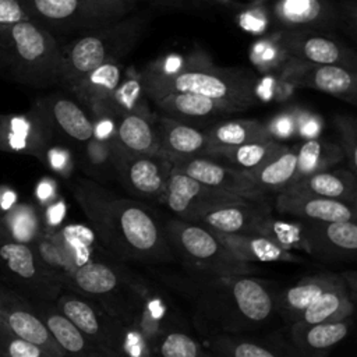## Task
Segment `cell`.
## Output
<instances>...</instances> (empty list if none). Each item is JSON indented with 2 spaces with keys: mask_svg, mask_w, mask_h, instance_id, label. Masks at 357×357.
<instances>
[{
  "mask_svg": "<svg viewBox=\"0 0 357 357\" xmlns=\"http://www.w3.org/2000/svg\"><path fill=\"white\" fill-rule=\"evenodd\" d=\"M74 195L95 234L120 258L144 262L170 258L163 230L141 202L116 198L86 180L74 185Z\"/></svg>",
  "mask_w": 357,
  "mask_h": 357,
  "instance_id": "obj_1",
  "label": "cell"
},
{
  "mask_svg": "<svg viewBox=\"0 0 357 357\" xmlns=\"http://www.w3.org/2000/svg\"><path fill=\"white\" fill-rule=\"evenodd\" d=\"M184 284L191 287L198 315L223 332L254 329L275 310L269 287L247 273H204Z\"/></svg>",
  "mask_w": 357,
  "mask_h": 357,
  "instance_id": "obj_2",
  "label": "cell"
},
{
  "mask_svg": "<svg viewBox=\"0 0 357 357\" xmlns=\"http://www.w3.org/2000/svg\"><path fill=\"white\" fill-rule=\"evenodd\" d=\"M142 91L153 102L173 92H194L227 105L233 112L257 102V79L247 70L187 66L173 71L149 67L142 78Z\"/></svg>",
  "mask_w": 357,
  "mask_h": 357,
  "instance_id": "obj_3",
  "label": "cell"
},
{
  "mask_svg": "<svg viewBox=\"0 0 357 357\" xmlns=\"http://www.w3.org/2000/svg\"><path fill=\"white\" fill-rule=\"evenodd\" d=\"M0 67L25 85H59L61 46L32 20L0 25Z\"/></svg>",
  "mask_w": 357,
  "mask_h": 357,
  "instance_id": "obj_4",
  "label": "cell"
},
{
  "mask_svg": "<svg viewBox=\"0 0 357 357\" xmlns=\"http://www.w3.org/2000/svg\"><path fill=\"white\" fill-rule=\"evenodd\" d=\"M142 28V21L126 17L89 29V32L61 46V68L59 85L68 91L88 73L106 61L117 60L128 50Z\"/></svg>",
  "mask_w": 357,
  "mask_h": 357,
  "instance_id": "obj_5",
  "label": "cell"
},
{
  "mask_svg": "<svg viewBox=\"0 0 357 357\" xmlns=\"http://www.w3.org/2000/svg\"><path fill=\"white\" fill-rule=\"evenodd\" d=\"M165 233L178 254L202 273L250 275L252 271L251 264L240 261L213 230L199 223L176 218L167 222Z\"/></svg>",
  "mask_w": 357,
  "mask_h": 357,
  "instance_id": "obj_6",
  "label": "cell"
},
{
  "mask_svg": "<svg viewBox=\"0 0 357 357\" xmlns=\"http://www.w3.org/2000/svg\"><path fill=\"white\" fill-rule=\"evenodd\" d=\"M29 20L46 29H93L124 18L135 3L109 0H20Z\"/></svg>",
  "mask_w": 357,
  "mask_h": 357,
  "instance_id": "obj_7",
  "label": "cell"
},
{
  "mask_svg": "<svg viewBox=\"0 0 357 357\" xmlns=\"http://www.w3.org/2000/svg\"><path fill=\"white\" fill-rule=\"evenodd\" d=\"M105 357H126L128 340L121 322L75 291L57 296L54 305Z\"/></svg>",
  "mask_w": 357,
  "mask_h": 357,
  "instance_id": "obj_8",
  "label": "cell"
},
{
  "mask_svg": "<svg viewBox=\"0 0 357 357\" xmlns=\"http://www.w3.org/2000/svg\"><path fill=\"white\" fill-rule=\"evenodd\" d=\"M280 79L293 88L319 91L347 102L357 98L356 71L333 64H318L287 57L280 66Z\"/></svg>",
  "mask_w": 357,
  "mask_h": 357,
  "instance_id": "obj_9",
  "label": "cell"
},
{
  "mask_svg": "<svg viewBox=\"0 0 357 357\" xmlns=\"http://www.w3.org/2000/svg\"><path fill=\"white\" fill-rule=\"evenodd\" d=\"M53 135L35 106L26 113H0V152L29 155L43 162Z\"/></svg>",
  "mask_w": 357,
  "mask_h": 357,
  "instance_id": "obj_10",
  "label": "cell"
},
{
  "mask_svg": "<svg viewBox=\"0 0 357 357\" xmlns=\"http://www.w3.org/2000/svg\"><path fill=\"white\" fill-rule=\"evenodd\" d=\"M243 198L251 197L211 188L172 166L162 201L176 218L192 222L197 216L213 206Z\"/></svg>",
  "mask_w": 357,
  "mask_h": 357,
  "instance_id": "obj_11",
  "label": "cell"
},
{
  "mask_svg": "<svg viewBox=\"0 0 357 357\" xmlns=\"http://www.w3.org/2000/svg\"><path fill=\"white\" fill-rule=\"evenodd\" d=\"M0 268L43 298L59 296L61 279L38 258L32 244L0 238Z\"/></svg>",
  "mask_w": 357,
  "mask_h": 357,
  "instance_id": "obj_12",
  "label": "cell"
},
{
  "mask_svg": "<svg viewBox=\"0 0 357 357\" xmlns=\"http://www.w3.org/2000/svg\"><path fill=\"white\" fill-rule=\"evenodd\" d=\"M114 169L130 194L146 199H162L172 163L160 152L152 155H124L116 148Z\"/></svg>",
  "mask_w": 357,
  "mask_h": 357,
  "instance_id": "obj_13",
  "label": "cell"
},
{
  "mask_svg": "<svg viewBox=\"0 0 357 357\" xmlns=\"http://www.w3.org/2000/svg\"><path fill=\"white\" fill-rule=\"evenodd\" d=\"M297 238L310 254L322 261H339L357 251V225L346 222L297 220Z\"/></svg>",
  "mask_w": 357,
  "mask_h": 357,
  "instance_id": "obj_14",
  "label": "cell"
},
{
  "mask_svg": "<svg viewBox=\"0 0 357 357\" xmlns=\"http://www.w3.org/2000/svg\"><path fill=\"white\" fill-rule=\"evenodd\" d=\"M0 318L4 328L14 335L35 343L53 357H64L47 326L29 304L14 290L0 282Z\"/></svg>",
  "mask_w": 357,
  "mask_h": 357,
  "instance_id": "obj_15",
  "label": "cell"
},
{
  "mask_svg": "<svg viewBox=\"0 0 357 357\" xmlns=\"http://www.w3.org/2000/svg\"><path fill=\"white\" fill-rule=\"evenodd\" d=\"M261 198H243L205 211L192 222L223 234H261L269 220Z\"/></svg>",
  "mask_w": 357,
  "mask_h": 357,
  "instance_id": "obj_16",
  "label": "cell"
},
{
  "mask_svg": "<svg viewBox=\"0 0 357 357\" xmlns=\"http://www.w3.org/2000/svg\"><path fill=\"white\" fill-rule=\"evenodd\" d=\"M278 46L287 57L318 64L342 66L356 71V56L343 43L307 29H290L278 38Z\"/></svg>",
  "mask_w": 357,
  "mask_h": 357,
  "instance_id": "obj_17",
  "label": "cell"
},
{
  "mask_svg": "<svg viewBox=\"0 0 357 357\" xmlns=\"http://www.w3.org/2000/svg\"><path fill=\"white\" fill-rule=\"evenodd\" d=\"M170 163L174 169L211 188L251 198L262 197L255 190L254 178L248 172L234 169L218 159L209 156H192L170 160Z\"/></svg>",
  "mask_w": 357,
  "mask_h": 357,
  "instance_id": "obj_18",
  "label": "cell"
},
{
  "mask_svg": "<svg viewBox=\"0 0 357 357\" xmlns=\"http://www.w3.org/2000/svg\"><path fill=\"white\" fill-rule=\"evenodd\" d=\"M275 208L280 215L304 222H356V205L317 197L311 194L283 190L275 198Z\"/></svg>",
  "mask_w": 357,
  "mask_h": 357,
  "instance_id": "obj_19",
  "label": "cell"
},
{
  "mask_svg": "<svg viewBox=\"0 0 357 357\" xmlns=\"http://www.w3.org/2000/svg\"><path fill=\"white\" fill-rule=\"evenodd\" d=\"M32 106L43 114L53 134H60L78 144H86L95 137V121L73 99L49 95L36 99Z\"/></svg>",
  "mask_w": 357,
  "mask_h": 357,
  "instance_id": "obj_20",
  "label": "cell"
},
{
  "mask_svg": "<svg viewBox=\"0 0 357 357\" xmlns=\"http://www.w3.org/2000/svg\"><path fill=\"white\" fill-rule=\"evenodd\" d=\"M351 329V317L321 324L291 322L289 346L298 357H326Z\"/></svg>",
  "mask_w": 357,
  "mask_h": 357,
  "instance_id": "obj_21",
  "label": "cell"
},
{
  "mask_svg": "<svg viewBox=\"0 0 357 357\" xmlns=\"http://www.w3.org/2000/svg\"><path fill=\"white\" fill-rule=\"evenodd\" d=\"M159 152L169 160L205 156L209 151L206 132L173 117L158 119Z\"/></svg>",
  "mask_w": 357,
  "mask_h": 357,
  "instance_id": "obj_22",
  "label": "cell"
},
{
  "mask_svg": "<svg viewBox=\"0 0 357 357\" xmlns=\"http://www.w3.org/2000/svg\"><path fill=\"white\" fill-rule=\"evenodd\" d=\"M271 15L289 29L324 28L333 25L336 20L329 0H272Z\"/></svg>",
  "mask_w": 357,
  "mask_h": 357,
  "instance_id": "obj_23",
  "label": "cell"
},
{
  "mask_svg": "<svg viewBox=\"0 0 357 357\" xmlns=\"http://www.w3.org/2000/svg\"><path fill=\"white\" fill-rule=\"evenodd\" d=\"M113 144L124 155L158 153L159 138L156 124L145 110L126 113L117 121Z\"/></svg>",
  "mask_w": 357,
  "mask_h": 357,
  "instance_id": "obj_24",
  "label": "cell"
},
{
  "mask_svg": "<svg viewBox=\"0 0 357 357\" xmlns=\"http://www.w3.org/2000/svg\"><path fill=\"white\" fill-rule=\"evenodd\" d=\"M284 190L337 199L356 205L357 181L354 172L336 169L322 170L291 181Z\"/></svg>",
  "mask_w": 357,
  "mask_h": 357,
  "instance_id": "obj_25",
  "label": "cell"
},
{
  "mask_svg": "<svg viewBox=\"0 0 357 357\" xmlns=\"http://www.w3.org/2000/svg\"><path fill=\"white\" fill-rule=\"evenodd\" d=\"M33 307L61 349L64 357H105L100 350L56 307L46 304H33Z\"/></svg>",
  "mask_w": 357,
  "mask_h": 357,
  "instance_id": "obj_26",
  "label": "cell"
},
{
  "mask_svg": "<svg viewBox=\"0 0 357 357\" xmlns=\"http://www.w3.org/2000/svg\"><path fill=\"white\" fill-rule=\"evenodd\" d=\"M123 79V66L119 60H110L88 73L70 92L96 116L106 99L114 92Z\"/></svg>",
  "mask_w": 357,
  "mask_h": 357,
  "instance_id": "obj_27",
  "label": "cell"
},
{
  "mask_svg": "<svg viewBox=\"0 0 357 357\" xmlns=\"http://www.w3.org/2000/svg\"><path fill=\"white\" fill-rule=\"evenodd\" d=\"M344 282L342 276L331 273L304 278L275 297V307L291 324L317 297Z\"/></svg>",
  "mask_w": 357,
  "mask_h": 357,
  "instance_id": "obj_28",
  "label": "cell"
},
{
  "mask_svg": "<svg viewBox=\"0 0 357 357\" xmlns=\"http://www.w3.org/2000/svg\"><path fill=\"white\" fill-rule=\"evenodd\" d=\"M220 241L243 262H278L291 261L289 248L279 241L261 234H223L218 233Z\"/></svg>",
  "mask_w": 357,
  "mask_h": 357,
  "instance_id": "obj_29",
  "label": "cell"
},
{
  "mask_svg": "<svg viewBox=\"0 0 357 357\" xmlns=\"http://www.w3.org/2000/svg\"><path fill=\"white\" fill-rule=\"evenodd\" d=\"M75 293L85 297H103L113 294L123 283L119 271L109 264L85 261L79 264L66 279Z\"/></svg>",
  "mask_w": 357,
  "mask_h": 357,
  "instance_id": "obj_30",
  "label": "cell"
},
{
  "mask_svg": "<svg viewBox=\"0 0 357 357\" xmlns=\"http://www.w3.org/2000/svg\"><path fill=\"white\" fill-rule=\"evenodd\" d=\"M287 145H283L278 139H265L248 142L237 146L226 148H209L205 156L218 159L234 169L252 173L264 163L282 152Z\"/></svg>",
  "mask_w": 357,
  "mask_h": 357,
  "instance_id": "obj_31",
  "label": "cell"
},
{
  "mask_svg": "<svg viewBox=\"0 0 357 357\" xmlns=\"http://www.w3.org/2000/svg\"><path fill=\"white\" fill-rule=\"evenodd\" d=\"M209 344L213 357H298L289 344L225 333L213 336Z\"/></svg>",
  "mask_w": 357,
  "mask_h": 357,
  "instance_id": "obj_32",
  "label": "cell"
},
{
  "mask_svg": "<svg viewBox=\"0 0 357 357\" xmlns=\"http://www.w3.org/2000/svg\"><path fill=\"white\" fill-rule=\"evenodd\" d=\"M354 311L353 297L347 290V282L326 290L304 308L294 322L321 324L350 318Z\"/></svg>",
  "mask_w": 357,
  "mask_h": 357,
  "instance_id": "obj_33",
  "label": "cell"
},
{
  "mask_svg": "<svg viewBox=\"0 0 357 357\" xmlns=\"http://www.w3.org/2000/svg\"><path fill=\"white\" fill-rule=\"evenodd\" d=\"M155 103L173 119H206L216 114L233 113L227 105L194 92L167 93Z\"/></svg>",
  "mask_w": 357,
  "mask_h": 357,
  "instance_id": "obj_34",
  "label": "cell"
},
{
  "mask_svg": "<svg viewBox=\"0 0 357 357\" xmlns=\"http://www.w3.org/2000/svg\"><path fill=\"white\" fill-rule=\"evenodd\" d=\"M205 132L211 148L237 146L248 142L272 139L268 124L254 119L226 120L215 124Z\"/></svg>",
  "mask_w": 357,
  "mask_h": 357,
  "instance_id": "obj_35",
  "label": "cell"
},
{
  "mask_svg": "<svg viewBox=\"0 0 357 357\" xmlns=\"http://www.w3.org/2000/svg\"><path fill=\"white\" fill-rule=\"evenodd\" d=\"M297 155L296 148L286 146L259 169L250 173L254 178L255 190L264 195L265 192H280L296 178Z\"/></svg>",
  "mask_w": 357,
  "mask_h": 357,
  "instance_id": "obj_36",
  "label": "cell"
},
{
  "mask_svg": "<svg viewBox=\"0 0 357 357\" xmlns=\"http://www.w3.org/2000/svg\"><path fill=\"white\" fill-rule=\"evenodd\" d=\"M42 218L29 204H20L0 215V238L32 244L42 233Z\"/></svg>",
  "mask_w": 357,
  "mask_h": 357,
  "instance_id": "obj_37",
  "label": "cell"
},
{
  "mask_svg": "<svg viewBox=\"0 0 357 357\" xmlns=\"http://www.w3.org/2000/svg\"><path fill=\"white\" fill-rule=\"evenodd\" d=\"M296 155L297 167L294 180L328 170L344 159L339 144L319 138L305 139L298 148H296Z\"/></svg>",
  "mask_w": 357,
  "mask_h": 357,
  "instance_id": "obj_38",
  "label": "cell"
},
{
  "mask_svg": "<svg viewBox=\"0 0 357 357\" xmlns=\"http://www.w3.org/2000/svg\"><path fill=\"white\" fill-rule=\"evenodd\" d=\"M142 91L141 79L135 78H123L114 92L106 99L96 116L109 117V116H123L130 112H142L138 98Z\"/></svg>",
  "mask_w": 357,
  "mask_h": 357,
  "instance_id": "obj_39",
  "label": "cell"
},
{
  "mask_svg": "<svg viewBox=\"0 0 357 357\" xmlns=\"http://www.w3.org/2000/svg\"><path fill=\"white\" fill-rule=\"evenodd\" d=\"M156 357H213L201 343L183 332H169L155 342Z\"/></svg>",
  "mask_w": 357,
  "mask_h": 357,
  "instance_id": "obj_40",
  "label": "cell"
},
{
  "mask_svg": "<svg viewBox=\"0 0 357 357\" xmlns=\"http://www.w3.org/2000/svg\"><path fill=\"white\" fill-rule=\"evenodd\" d=\"M0 357H53L42 347L0 326Z\"/></svg>",
  "mask_w": 357,
  "mask_h": 357,
  "instance_id": "obj_41",
  "label": "cell"
},
{
  "mask_svg": "<svg viewBox=\"0 0 357 357\" xmlns=\"http://www.w3.org/2000/svg\"><path fill=\"white\" fill-rule=\"evenodd\" d=\"M343 158L347 160L351 172H356V162H357V126L354 119L347 116H337L335 119Z\"/></svg>",
  "mask_w": 357,
  "mask_h": 357,
  "instance_id": "obj_42",
  "label": "cell"
},
{
  "mask_svg": "<svg viewBox=\"0 0 357 357\" xmlns=\"http://www.w3.org/2000/svg\"><path fill=\"white\" fill-rule=\"evenodd\" d=\"M29 20L20 0H0V25Z\"/></svg>",
  "mask_w": 357,
  "mask_h": 357,
  "instance_id": "obj_43",
  "label": "cell"
},
{
  "mask_svg": "<svg viewBox=\"0 0 357 357\" xmlns=\"http://www.w3.org/2000/svg\"><path fill=\"white\" fill-rule=\"evenodd\" d=\"M43 163H47L53 170H56L59 173H66L70 166V158H68L67 151H64L61 148L49 146V149L46 151Z\"/></svg>",
  "mask_w": 357,
  "mask_h": 357,
  "instance_id": "obj_44",
  "label": "cell"
},
{
  "mask_svg": "<svg viewBox=\"0 0 357 357\" xmlns=\"http://www.w3.org/2000/svg\"><path fill=\"white\" fill-rule=\"evenodd\" d=\"M109 1H124V3H135V0H109Z\"/></svg>",
  "mask_w": 357,
  "mask_h": 357,
  "instance_id": "obj_45",
  "label": "cell"
},
{
  "mask_svg": "<svg viewBox=\"0 0 357 357\" xmlns=\"http://www.w3.org/2000/svg\"><path fill=\"white\" fill-rule=\"evenodd\" d=\"M0 326H4V325H3V321H1V318H0Z\"/></svg>",
  "mask_w": 357,
  "mask_h": 357,
  "instance_id": "obj_46",
  "label": "cell"
}]
</instances>
